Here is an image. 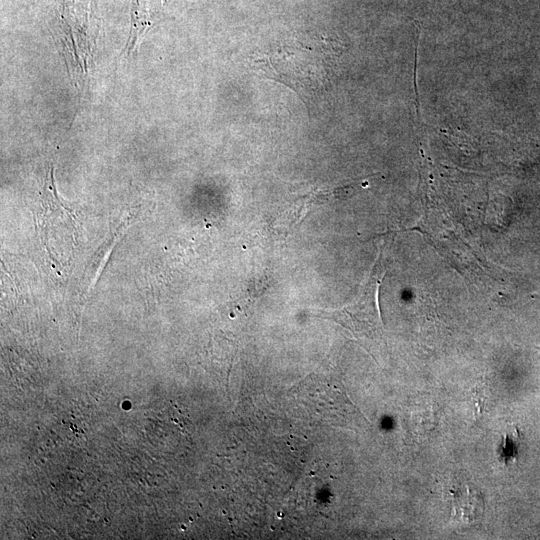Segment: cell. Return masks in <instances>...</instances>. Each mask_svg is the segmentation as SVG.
Returning a JSON list of instances; mask_svg holds the SVG:
<instances>
[{
    "label": "cell",
    "instance_id": "1",
    "mask_svg": "<svg viewBox=\"0 0 540 540\" xmlns=\"http://www.w3.org/2000/svg\"><path fill=\"white\" fill-rule=\"evenodd\" d=\"M296 44L255 53L250 61L260 74L284 83L306 99L326 82L327 63L322 49Z\"/></svg>",
    "mask_w": 540,
    "mask_h": 540
},
{
    "label": "cell",
    "instance_id": "2",
    "mask_svg": "<svg viewBox=\"0 0 540 540\" xmlns=\"http://www.w3.org/2000/svg\"><path fill=\"white\" fill-rule=\"evenodd\" d=\"M383 275L374 267L360 297L353 304L332 311L319 310L316 316L332 320L355 335H373L379 319L378 292Z\"/></svg>",
    "mask_w": 540,
    "mask_h": 540
}]
</instances>
